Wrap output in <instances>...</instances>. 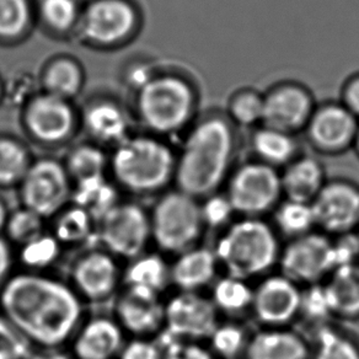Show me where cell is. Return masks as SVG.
<instances>
[{
	"label": "cell",
	"instance_id": "6da1fadb",
	"mask_svg": "<svg viewBox=\"0 0 359 359\" xmlns=\"http://www.w3.org/2000/svg\"><path fill=\"white\" fill-rule=\"evenodd\" d=\"M0 315L34 351L60 349L83 324L84 302L65 280L22 269L0 290Z\"/></svg>",
	"mask_w": 359,
	"mask_h": 359
},
{
	"label": "cell",
	"instance_id": "7a4b0ae2",
	"mask_svg": "<svg viewBox=\"0 0 359 359\" xmlns=\"http://www.w3.org/2000/svg\"><path fill=\"white\" fill-rule=\"evenodd\" d=\"M236 126L226 114L210 112L191 127L177 155L176 189L197 200L219 192L234 170Z\"/></svg>",
	"mask_w": 359,
	"mask_h": 359
},
{
	"label": "cell",
	"instance_id": "3957f363",
	"mask_svg": "<svg viewBox=\"0 0 359 359\" xmlns=\"http://www.w3.org/2000/svg\"><path fill=\"white\" fill-rule=\"evenodd\" d=\"M222 231L213 250L225 275L250 282L278 266L282 245L273 225L266 220L241 217Z\"/></svg>",
	"mask_w": 359,
	"mask_h": 359
},
{
	"label": "cell",
	"instance_id": "277c9868",
	"mask_svg": "<svg viewBox=\"0 0 359 359\" xmlns=\"http://www.w3.org/2000/svg\"><path fill=\"white\" fill-rule=\"evenodd\" d=\"M177 155L149 137L127 138L116 147L110 168L120 190L135 196L164 194L174 182Z\"/></svg>",
	"mask_w": 359,
	"mask_h": 359
},
{
	"label": "cell",
	"instance_id": "5b68a950",
	"mask_svg": "<svg viewBox=\"0 0 359 359\" xmlns=\"http://www.w3.org/2000/svg\"><path fill=\"white\" fill-rule=\"evenodd\" d=\"M151 240L165 254L177 255L198 245L205 231L200 200L182 191H165L149 212Z\"/></svg>",
	"mask_w": 359,
	"mask_h": 359
},
{
	"label": "cell",
	"instance_id": "8992f818",
	"mask_svg": "<svg viewBox=\"0 0 359 359\" xmlns=\"http://www.w3.org/2000/svg\"><path fill=\"white\" fill-rule=\"evenodd\" d=\"M197 107V96L190 83L177 76L153 79L142 89L140 114L151 130L176 133L190 123Z\"/></svg>",
	"mask_w": 359,
	"mask_h": 359
},
{
	"label": "cell",
	"instance_id": "52a82bcc",
	"mask_svg": "<svg viewBox=\"0 0 359 359\" xmlns=\"http://www.w3.org/2000/svg\"><path fill=\"white\" fill-rule=\"evenodd\" d=\"M225 195L236 215L262 218L283 200L280 170L256 159L246 161L231 171L225 184Z\"/></svg>",
	"mask_w": 359,
	"mask_h": 359
},
{
	"label": "cell",
	"instance_id": "ba28073f",
	"mask_svg": "<svg viewBox=\"0 0 359 359\" xmlns=\"http://www.w3.org/2000/svg\"><path fill=\"white\" fill-rule=\"evenodd\" d=\"M96 238L116 259L132 261L151 241L149 212L132 201H121L97 222Z\"/></svg>",
	"mask_w": 359,
	"mask_h": 359
},
{
	"label": "cell",
	"instance_id": "9c48e42d",
	"mask_svg": "<svg viewBox=\"0 0 359 359\" xmlns=\"http://www.w3.org/2000/svg\"><path fill=\"white\" fill-rule=\"evenodd\" d=\"M73 182L65 164L55 159L36 160L18 187L21 207L52 219L72 200Z\"/></svg>",
	"mask_w": 359,
	"mask_h": 359
},
{
	"label": "cell",
	"instance_id": "30bf717a",
	"mask_svg": "<svg viewBox=\"0 0 359 359\" xmlns=\"http://www.w3.org/2000/svg\"><path fill=\"white\" fill-rule=\"evenodd\" d=\"M278 266L280 273L300 287L323 283L334 269L332 238L314 230L290 240L282 246Z\"/></svg>",
	"mask_w": 359,
	"mask_h": 359
},
{
	"label": "cell",
	"instance_id": "8fae6325",
	"mask_svg": "<svg viewBox=\"0 0 359 359\" xmlns=\"http://www.w3.org/2000/svg\"><path fill=\"white\" fill-rule=\"evenodd\" d=\"M118 259L105 249H90L74 259L69 285L84 303H105L122 283Z\"/></svg>",
	"mask_w": 359,
	"mask_h": 359
},
{
	"label": "cell",
	"instance_id": "7c38bea8",
	"mask_svg": "<svg viewBox=\"0 0 359 359\" xmlns=\"http://www.w3.org/2000/svg\"><path fill=\"white\" fill-rule=\"evenodd\" d=\"M219 313L210 297L195 292H177L165 302L163 332L175 339L202 342L219 324Z\"/></svg>",
	"mask_w": 359,
	"mask_h": 359
},
{
	"label": "cell",
	"instance_id": "4fadbf2b",
	"mask_svg": "<svg viewBox=\"0 0 359 359\" xmlns=\"http://www.w3.org/2000/svg\"><path fill=\"white\" fill-rule=\"evenodd\" d=\"M311 205L321 233L334 238L359 230V186L352 181L327 180Z\"/></svg>",
	"mask_w": 359,
	"mask_h": 359
},
{
	"label": "cell",
	"instance_id": "5bb4252c",
	"mask_svg": "<svg viewBox=\"0 0 359 359\" xmlns=\"http://www.w3.org/2000/svg\"><path fill=\"white\" fill-rule=\"evenodd\" d=\"M302 288L282 273L264 276L254 287L251 311L264 327H288L299 319Z\"/></svg>",
	"mask_w": 359,
	"mask_h": 359
},
{
	"label": "cell",
	"instance_id": "9a60e30c",
	"mask_svg": "<svg viewBox=\"0 0 359 359\" xmlns=\"http://www.w3.org/2000/svg\"><path fill=\"white\" fill-rule=\"evenodd\" d=\"M315 109L309 90L297 83H282L264 94L262 126L295 135L305 130Z\"/></svg>",
	"mask_w": 359,
	"mask_h": 359
},
{
	"label": "cell",
	"instance_id": "2e32d148",
	"mask_svg": "<svg viewBox=\"0 0 359 359\" xmlns=\"http://www.w3.org/2000/svg\"><path fill=\"white\" fill-rule=\"evenodd\" d=\"M359 120L341 102L316 106L305 135L310 144L323 154L336 155L353 148Z\"/></svg>",
	"mask_w": 359,
	"mask_h": 359
},
{
	"label": "cell",
	"instance_id": "e0dca14e",
	"mask_svg": "<svg viewBox=\"0 0 359 359\" xmlns=\"http://www.w3.org/2000/svg\"><path fill=\"white\" fill-rule=\"evenodd\" d=\"M114 318L125 334L153 339L164 330L165 302L161 295L125 287L116 298Z\"/></svg>",
	"mask_w": 359,
	"mask_h": 359
},
{
	"label": "cell",
	"instance_id": "ac0fdd59",
	"mask_svg": "<svg viewBox=\"0 0 359 359\" xmlns=\"http://www.w3.org/2000/svg\"><path fill=\"white\" fill-rule=\"evenodd\" d=\"M125 331L115 318L85 319L70 341L74 359H117L125 344Z\"/></svg>",
	"mask_w": 359,
	"mask_h": 359
},
{
	"label": "cell",
	"instance_id": "d6986e66",
	"mask_svg": "<svg viewBox=\"0 0 359 359\" xmlns=\"http://www.w3.org/2000/svg\"><path fill=\"white\" fill-rule=\"evenodd\" d=\"M135 25V13L121 0H101L85 14L84 34L96 43L109 45L123 39Z\"/></svg>",
	"mask_w": 359,
	"mask_h": 359
},
{
	"label": "cell",
	"instance_id": "ffe728a7",
	"mask_svg": "<svg viewBox=\"0 0 359 359\" xmlns=\"http://www.w3.org/2000/svg\"><path fill=\"white\" fill-rule=\"evenodd\" d=\"M219 262L215 250L197 245L182 254L170 264V278L179 292H195L212 285L217 280Z\"/></svg>",
	"mask_w": 359,
	"mask_h": 359
},
{
	"label": "cell",
	"instance_id": "44dd1931",
	"mask_svg": "<svg viewBox=\"0 0 359 359\" xmlns=\"http://www.w3.org/2000/svg\"><path fill=\"white\" fill-rule=\"evenodd\" d=\"M27 127L36 140L55 144L69 135L73 114L65 99L47 94L36 99L27 112Z\"/></svg>",
	"mask_w": 359,
	"mask_h": 359
},
{
	"label": "cell",
	"instance_id": "7402d4cb",
	"mask_svg": "<svg viewBox=\"0 0 359 359\" xmlns=\"http://www.w3.org/2000/svg\"><path fill=\"white\" fill-rule=\"evenodd\" d=\"M308 339L290 327H262L250 334L244 359H310Z\"/></svg>",
	"mask_w": 359,
	"mask_h": 359
},
{
	"label": "cell",
	"instance_id": "603a6c76",
	"mask_svg": "<svg viewBox=\"0 0 359 359\" xmlns=\"http://www.w3.org/2000/svg\"><path fill=\"white\" fill-rule=\"evenodd\" d=\"M283 197L311 203L327 182L324 165L310 155H299L280 171Z\"/></svg>",
	"mask_w": 359,
	"mask_h": 359
},
{
	"label": "cell",
	"instance_id": "cb8c5ba5",
	"mask_svg": "<svg viewBox=\"0 0 359 359\" xmlns=\"http://www.w3.org/2000/svg\"><path fill=\"white\" fill-rule=\"evenodd\" d=\"M251 149L255 159L278 170L299 156V145L294 135L267 126L255 128L251 135Z\"/></svg>",
	"mask_w": 359,
	"mask_h": 359
},
{
	"label": "cell",
	"instance_id": "d4e9b609",
	"mask_svg": "<svg viewBox=\"0 0 359 359\" xmlns=\"http://www.w3.org/2000/svg\"><path fill=\"white\" fill-rule=\"evenodd\" d=\"M126 288L145 290L161 295L171 283L170 264L156 252H144L130 261L122 273Z\"/></svg>",
	"mask_w": 359,
	"mask_h": 359
},
{
	"label": "cell",
	"instance_id": "484cf974",
	"mask_svg": "<svg viewBox=\"0 0 359 359\" xmlns=\"http://www.w3.org/2000/svg\"><path fill=\"white\" fill-rule=\"evenodd\" d=\"M70 202L88 212L97 224L99 220L120 203V189L106 175L96 176L73 184Z\"/></svg>",
	"mask_w": 359,
	"mask_h": 359
},
{
	"label": "cell",
	"instance_id": "4316f807",
	"mask_svg": "<svg viewBox=\"0 0 359 359\" xmlns=\"http://www.w3.org/2000/svg\"><path fill=\"white\" fill-rule=\"evenodd\" d=\"M334 318H359V264L332 271L324 282Z\"/></svg>",
	"mask_w": 359,
	"mask_h": 359
},
{
	"label": "cell",
	"instance_id": "83f0119b",
	"mask_svg": "<svg viewBox=\"0 0 359 359\" xmlns=\"http://www.w3.org/2000/svg\"><path fill=\"white\" fill-rule=\"evenodd\" d=\"M50 233L60 245L79 246L96 235V222L79 205L69 203L52 218Z\"/></svg>",
	"mask_w": 359,
	"mask_h": 359
},
{
	"label": "cell",
	"instance_id": "f1b7e54d",
	"mask_svg": "<svg viewBox=\"0 0 359 359\" xmlns=\"http://www.w3.org/2000/svg\"><path fill=\"white\" fill-rule=\"evenodd\" d=\"M210 300L218 313L228 315L243 314L251 310L254 299V287L249 280L234 276L225 275L212 285Z\"/></svg>",
	"mask_w": 359,
	"mask_h": 359
},
{
	"label": "cell",
	"instance_id": "f546056e",
	"mask_svg": "<svg viewBox=\"0 0 359 359\" xmlns=\"http://www.w3.org/2000/svg\"><path fill=\"white\" fill-rule=\"evenodd\" d=\"M273 228L288 239H295L316 230L311 203L285 198L272 212Z\"/></svg>",
	"mask_w": 359,
	"mask_h": 359
},
{
	"label": "cell",
	"instance_id": "4dcf8cb0",
	"mask_svg": "<svg viewBox=\"0 0 359 359\" xmlns=\"http://www.w3.org/2000/svg\"><path fill=\"white\" fill-rule=\"evenodd\" d=\"M310 349V359H359L358 341L331 324L315 329Z\"/></svg>",
	"mask_w": 359,
	"mask_h": 359
},
{
	"label": "cell",
	"instance_id": "1f68e13d",
	"mask_svg": "<svg viewBox=\"0 0 359 359\" xmlns=\"http://www.w3.org/2000/svg\"><path fill=\"white\" fill-rule=\"evenodd\" d=\"M86 127L96 140L118 145L127 140V121L122 111L111 104L93 106L86 114Z\"/></svg>",
	"mask_w": 359,
	"mask_h": 359
},
{
	"label": "cell",
	"instance_id": "d6a6232c",
	"mask_svg": "<svg viewBox=\"0 0 359 359\" xmlns=\"http://www.w3.org/2000/svg\"><path fill=\"white\" fill-rule=\"evenodd\" d=\"M32 163L20 143L0 138V190L18 189Z\"/></svg>",
	"mask_w": 359,
	"mask_h": 359
},
{
	"label": "cell",
	"instance_id": "836d02e7",
	"mask_svg": "<svg viewBox=\"0 0 359 359\" xmlns=\"http://www.w3.org/2000/svg\"><path fill=\"white\" fill-rule=\"evenodd\" d=\"M63 246L50 231H45L39 238L19 248L18 259L24 271L42 272L50 269L60 259Z\"/></svg>",
	"mask_w": 359,
	"mask_h": 359
},
{
	"label": "cell",
	"instance_id": "e575fe53",
	"mask_svg": "<svg viewBox=\"0 0 359 359\" xmlns=\"http://www.w3.org/2000/svg\"><path fill=\"white\" fill-rule=\"evenodd\" d=\"M250 334L238 323H219L208 339L210 352L217 359H239L244 357Z\"/></svg>",
	"mask_w": 359,
	"mask_h": 359
},
{
	"label": "cell",
	"instance_id": "d590c367",
	"mask_svg": "<svg viewBox=\"0 0 359 359\" xmlns=\"http://www.w3.org/2000/svg\"><path fill=\"white\" fill-rule=\"evenodd\" d=\"M109 165L105 153L94 145H81L70 153L65 170L73 184L106 174Z\"/></svg>",
	"mask_w": 359,
	"mask_h": 359
},
{
	"label": "cell",
	"instance_id": "8d00e7d4",
	"mask_svg": "<svg viewBox=\"0 0 359 359\" xmlns=\"http://www.w3.org/2000/svg\"><path fill=\"white\" fill-rule=\"evenodd\" d=\"M226 116L235 126L257 128L264 121V94L254 89L236 91L230 97Z\"/></svg>",
	"mask_w": 359,
	"mask_h": 359
},
{
	"label": "cell",
	"instance_id": "74e56055",
	"mask_svg": "<svg viewBox=\"0 0 359 359\" xmlns=\"http://www.w3.org/2000/svg\"><path fill=\"white\" fill-rule=\"evenodd\" d=\"M332 318H334V309L324 282L302 288L299 319L304 320L315 330L329 325Z\"/></svg>",
	"mask_w": 359,
	"mask_h": 359
},
{
	"label": "cell",
	"instance_id": "f35d334b",
	"mask_svg": "<svg viewBox=\"0 0 359 359\" xmlns=\"http://www.w3.org/2000/svg\"><path fill=\"white\" fill-rule=\"evenodd\" d=\"M45 231H47L45 218L20 205V208L11 210L3 236L11 245H18L20 248Z\"/></svg>",
	"mask_w": 359,
	"mask_h": 359
},
{
	"label": "cell",
	"instance_id": "ab89813d",
	"mask_svg": "<svg viewBox=\"0 0 359 359\" xmlns=\"http://www.w3.org/2000/svg\"><path fill=\"white\" fill-rule=\"evenodd\" d=\"M201 215L205 229L228 228L234 222V207L225 192H215L200 201Z\"/></svg>",
	"mask_w": 359,
	"mask_h": 359
},
{
	"label": "cell",
	"instance_id": "60d3db41",
	"mask_svg": "<svg viewBox=\"0 0 359 359\" xmlns=\"http://www.w3.org/2000/svg\"><path fill=\"white\" fill-rule=\"evenodd\" d=\"M80 73L70 62H58L50 67L46 75V86L48 94L60 99L74 95L79 89Z\"/></svg>",
	"mask_w": 359,
	"mask_h": 359
},
{
	"label": "cell",
	"instance_id": "b9f144b4",
	"mask_svg": "<svg viewBox=\"0 0 359 359\" xmlns=\"http://www.w3.org/2000/svg\"><path fill=\"white\" fill-rule=\"evenodd\" d=\"M156 339L161 347L163 359H217L201 342L175 339L163 331Z\"/></svg>",
	"mask_w": 359,
	"mask_h": 359
},
{
	"label": "cell",
	"instance_id": "7bdbcfd3",
	"mask_svg": "<svg viewBox=\"0 0 359 359\" xmlns=\"http://www.w3.org/2000/svg\"><path fill=\"white\" fill-rule=\"evenodd\" d=\"M29 21L26 0H0V36H16Z\"/></svg>",
	"mask_w": 359,
	"mask_h": 359
},
{
	"label": "cell",
	"instance_id": "ee69618b",
	"mask_svg": "<svg viewBox=\"0 0 359 359\" xmlns=\"http://www.w3.org/2000/svg\"><path fill=\"white\" fill-rule=\"evenodd\" d=\"M34 349L0 315V359H29Z\"/></svg>",
	"mask_w": 359,
	"mask_h": 359
},
{
	"label": "cell",
	"instance_id": "f6af8a7d",
	"mask_svg": "<svg viewBox=\"0 0 359 359\" xmlns=\"http://www.w3.org/2000/svg\"><path fill=\"white\" fill-rule=\"evenodd\" d=\"M41 11L47 24L57 30L68 29L76 18L74 0H43Z\"/></svg>",
	"mask_w": 359,
	"mask_h": 359
},
{
	"label": "cell",
	"instance_id": "bcb514c9",
	"mask_svg": "<svg viewBox=\"0 0 359 359\" xmlns=\"http://www.w3.org/2000/svg\"><path fill=\"white\" fill-rule=\"evenodd\" d=\"M334 269L359 264V231L332 238Z\"/></svg>",
	"mask_w": 359,
	"mask_h": 359
},
{
	"label": "cell",
	"instance_id": "7dc6e473",
	"mask_svg": "<svg viewBox=\"0 0 359 359\" xmlns=\"http://www.w3.org/2000/svg\"><path fill=\"white\" fill-rule=\"evenodd\" d=\"M117 359H163V352L158 339L133 337L126 341Z\"/></svg>",
	"mask_w": 359,
	"mask_h": 359
},
{
	"label": "cell",
	"instance_id": "c3c4849f",
	"mask_svg": "<svg viewBox=\"0 0 359 359\" xmlns=\"http://www.w3.org/2000/svg\"><path fill=\"white\" fill-rule=\"evenodd\" d=\"M341 104L359 120V73L344 83Z\"/></svg>",
	"mask_w": 359,
	"mask_h": 359
},
{
	"label": "cell",
	"instance_id": "681fc988",
	"mask_svg": "<svg viewBox=\"0 0 359 359\" xmlns=\"http://www.w3.org/2000/svg\"><path fill=\"white\" fill-rule=\"evenodd\" d=\"M13 250L8 240L0 235V290L13 273Z\"/></svg>",
	"mask_w": 359,
	"mask_h": 359
},
{
	"label": "cell",
	"instance_id": "f907efd6",
	"mask_svg": "<svg viewBox=\"0 0 359 359\" xmlns=\"http://www.w3.org/2000/svg\"><path fill=\"white\" fill-rule=\"evenodd\" d=\"M29 359H74L70 352L63 348L60 349H41L34 351Z\"/></svg>",
	"mask_w": 359,
	"mask_h": 359
},
{
	"label": "cell",
	"instance_id": "816d5d0a",
	"mask_svg": "<svg viewBox=\"0 0 359 359\" xmlns=\"http://www.w3.org/2000/svg\"><path fill=\"white\" fill-rule=\"evenodd\" d=\"M151 80L153 79H151L149 70L147 69V68H143V67L133 70L132 76H130V83L135 85V88H140V90L149 84Z\"/></svg>",
	"mask_w": 359,
	"mask_h": 359
},
{
	"label": "cell",
	"instance_id": "f5cc1de1",
	"mask_svg": "<svg viewBox=\"0 0 359 359\" xmlns=\"http://www.w3.org/2000/svg\"><path fill=\"white\" fill-rule=\"evenodd\" d=\"M11 210L8 207L6 201L4 200V197L0 195V235H3L4 229H6V222L9 218Z\"/></svg>",
	"mask_w": 359,
	"mask_h": 359
},
{
	"label": "cell",
	"instance_id": "db71d44e",
	"mask_svg": "<svg viewBox=\"0 0 359 359\" xmlns=\"http://www.w3.org/2000/svg\"><path fill=\"white\" fill-rule=\"evenodd\" d=\"M353 149L355 150V153L359 156V128L358 132H357V137H355V140H354Z\"/></svg>",
	"mask_w": 359,
	"mask_h": 359
},
{
	"label": "cell",
	"instance_id": "11a10c76",
	"mask_svg": "<svg viewBox=\"0 0 359 359\" xmlns=\"http://www.w3.org/2000/svg\"><path fill=\"white\" fill-rule=\"evenodd\" d=\"M358 231H359V230H358Z\"/></svg>",
	"mask_w": 359,
	"mask_h": 359
}]
</instances>
